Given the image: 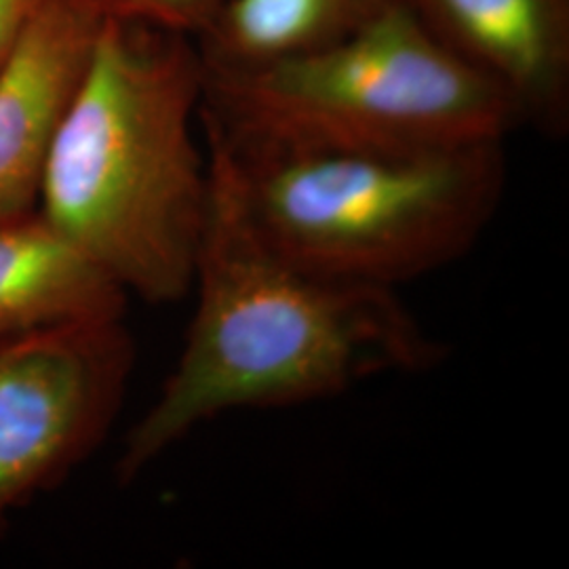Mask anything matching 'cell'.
Here are the masks:
<instances>
[{
	"instance_id": "cell-8",
	"label": "cell",
	"mask_w": 569,
	"mask_h": 569,
	"mask_svg": "<svg viewBox=\"0 0 569 569\" xmlns=\"http://www.w3.org/2000/svg\"><path fill=\"white\" fill-rule=\"evenodd\" d=\"M127 293L39 211L0 222V338L122 317Z\"/></svg>"
},
{
	"instance_id": "cell-4",
	"label": "cell",
	"mask_w": 569,
	"mask_h": 569,
	"mask_svg": "<svg viewBox=\"0 0 569 569\" xmlns=\"http://www.w3.org/2000/svg\"><path fill=\"white\" fill-rule=\"evenodd\" d=\"M204 148L247 222L287 260L387 289L462 260L509 182L505 142L326 154Z\"/></svg>"
},
{
	"instance_id": "cell-3",
	"label": "cell",
	"mask_w": 569,
	"mask_h": 569,
	"mask_svg": "<svg viewBox=\"0 0 569 569\" xmlns=\"http://www.w3.org/2000/svg\"><path fill=\"white\" fill-rule=\"evenodd\" d=\"M201 70L204 143L228 152H411L507 142L523 127L509 96L403 2L323 49Z\"/></svg>"
},
{
	"instance_id": "cell-5",
	"label": "cell",
	"mask_w": 569,
	"mask_h": 569,
	"mask_svg": "<svg viewBox=\"0 0 569 569\" xmlns=\"http://www.w3.org/2000/svg\"><path fill=\"white\" fill-rule=\"evenodd\" d=\"M133 367L122 317L0 338V538L16 510L60 488L100 449Z\"/></svg>"
},
{
	"instance_id": "cell-11",
	"label": "cell",
	"mask_w": 569,
	"mask_h": 569,
	"mask_svg": "<svg viewBox=\"0 0 569 569\" xmlns=\"http://www.w3.org/2000/svg\"><path fill=\"white\" fill-rule=\"evenodd\" d=\"M42 0H0V63L20 39Z\"/></svg>"
},
{
	"instance_id": "cell-9",
	"label": "cell",
	"mask_w": 569,
	"mask_h": 569,
	"mask_svg": "<svg viewBox=\"0 0 569 569\" xmlns=\"http://www.w3.org/2000/svg\"><path fill=\"white\" fill-rule=\"evenodd\" d=\"M401 0H228L192 39L209 68L302 56L342 41Z\"/></svg>"
},
{
	"instance_id": "cell-1",
	"label": "cell",
	"mask_w": 569,
	"mask_h": 569,
	"mask_svg": "<svg viewBox=\"0 0 569 569\" xmlns=\"http://www.w3.org/2000/svg\"><path fill=\"white\" fill-rule=\"evenodd\" d=\"M209 169L211 201L190 289L194 315L157 401L122 441L121 486L226 413L327 401L448 359V346L420 326L397 289L329 279L266 243Z\"/></svg>"
},
{
	"instance_id": "cell-10",
	"label": "cell",
	"mask_w": 569,
	"mask_h": 569,
	"mask_svg": "<svg viewBox=\"0 0 569 569\" xmlns=\"http://www.w3.org/2000/svg\"><path fill=\"white\" fill-rule=\"evenodd\" d=\"M103 20L138 21L197 39L228 0H81Z\"/></svg>"
},
{
	"instance_id": "cell-6",
	"label": "cell",
	"mask_w": 569,
	"mask_h": 569,
	"mask_svg": "<svg viewBox=\"0 0 569 569\" xmlns=\"http://www.w3.org/2000/svg\"><path fill=\"white\" fill-rule=\"evenodd\" d=\"M106 20L42 0L0 63V222L37 211L51 146L91 68Z\"/></svg>"
},
{
	"instance_id": "cell-2",
	"label": "cell",
	"mask_w": 569,
	"mask_h": 569,
	"mask_svg": "<svg viewBox=\"0 0 569 569\" xmlns=\"http://www.w3.org/2000/svg\"><path fill=\"white\" fill-rule=\"evenodd\" d=\"M201 58L190 37L106 21L42 171V220L150 305L192 289L211 201L194 138Z\"/></svg>"
},
{
	"instance_id": "cell-7",
	"label": "cell",
	"mask_w": 569,
	"mask_h": 569,
	"mask_svg": "<svg viewBox=\"0 0 569 569\" xmlns=\"http://www.w3.org/2000/svg\"><path fill=\"white\" fill-rule=\"evenodd\" d=\"M428 34L498 84L523 127L569 124V0H401Z\"/></svg>"
}]
</instances>
